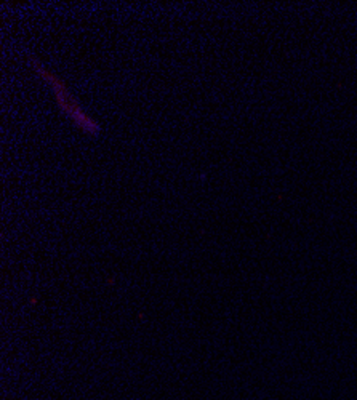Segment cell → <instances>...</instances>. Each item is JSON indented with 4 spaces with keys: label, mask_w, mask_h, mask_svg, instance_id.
Masks as SVG:
<instances>
[{
    "label": "cell",
    "mask_w": 357,
    "mask_h": 400,
    "mask_svg": "<svg viewBox=\"0 0 357 400\" xmlns=\"http://www.w3.org/2000/svg\"><path fill=\"white\" fill-rule=\"evenodd\" d=\"M36 68L38 70V74H41L43 79L47 80V83L51 87V90H53V93L56 96V101H58V105H60L61 111L66 115H69L71 120H73L77 127H81L83 132H87L88 135H98L100 125L96 124V122L92 117H90L88 114L82 111L79 102H77L74 96L69 93V90L66 88V85H64V83L60 79H56L53 74H50L48 70H45L42 66H38V64H36Z\"/></svg>",
    "instance_id": "1"
}]
</instances>
